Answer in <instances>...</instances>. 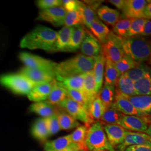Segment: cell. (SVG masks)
I'll list each match as a JSON object with an SVG mask.
<instances>
[{
  "instance_id": "cell-38",
  "label": "cell",
  "mask_w": 151,
  "mask_h": 151,
  "mask_svg": "<svg viewBox=\"0 0 151 151\" xmlns=\"http://www.w3.org/2000/svg\"><path fill=\"white\" fill-rule=\"evenodd\" d=\"M150 72V67L145 63H138L134 68L124 73L130 80L135 82L139 80L146 75L147 73Z\"/></svg>"
},
{
  "instance_id": "cell-2",
  "label": "cell",
  "mask_w": 151,
  "mask_h": 151,
  "mask_svg": "<svg viewBox=\"0 0 151 151\" xmlns=\"http://www.w3.org/2000/svg\"><path fill=\"white\" fill-rule=\"evenodd\" d=\"M94 57L78 54L68 60L57 63L54 68L56 76L70 77L81 75L93 70Z\"/></svg>"
},
{
  "instance_id": "cell-49",
  "label": "cell",
  "mask_w": 151,
  "mask_h": 151,
  "mask_svg": "<svg viewBox=\"0 0 151 151\" xmlns=\"http://www.w3.org/2000/svg\"><path fill=\"white\" fill-rule=\"evenodd\" d=\"M151 21L150 19H146L144 26L143 27L142 32L140 33V36L147 37L151 35Z\"/></svg>"
},
{
  "instance_id": "cell-19",
  "label": "cell",
  "mask_w": 151,
  "mask_h": 151,
  "mask_svg": "<svg viewBox=\"0 0 151 151\" xmlns=\"http://www.w3.org/2000/svg\"><path fill=\"white\" fill-rule=\"evenodd\" d=\"M134 108L142 113L150 116L151 112V95L125 96Z\"/></svg>"
},
{
  "instance_id": "cell-7",
  "label": "cell",
  "mask_w": 151,
  "mask_h": 151,
  "mask_svg": "<svg viewBox=\"0 0 151 151\" xmlns=\"http://www.w3.org/2000/svg\"><path fill=\"white\" fill-rule=\"evenodd\" d=\"M57 106L63 110L77 121L80 120L85 123L88 128L95 122L91 119L86 109L70 97L65 99Z\"/></svg>"
},
{
  "instance_id": "cell-52",
  "label": "cell",
  "mask_w": 151,
  "mask_h": 151,
  "mask_svg": "<svg viewBox=\"0 0 151 151\" xmlns=\"http://www.w3.org/2000/svg\"><path fill=\"white\" fill-rule=\"evenodd\" d=\"M81 150H85L80 145L76 144V143H72L70 144V146H69L68 148L61 151H78Z\"/></svg>"
},
{
  "instance_id": "cell-12",
  "label": "cell",
  "mask_w": 151,
  "mask_h": 151,
  "mask_svg": "<svg viewBox=\"0 0 151 151\" xmlns=\"http://www.w3.org/2000/svg\"><path fill=\"white\" fill-rule=\"evenodd\" d=\"M113 106L123 115L137 116L149 121V116L139 111L124 95L116 92Z\"/></svg>"
},
{
  "instance_id": "cell-1",
  "label": "cell",
  "mask_w": 151,
  "mask_h": 151,
  "mask_svg": "<svg viewBox=\"0 0 151 151\" xmlns=\"http://www.w3.org/2000/svg\"><path fill=\"white\" fill-rule=\"evenodd\" d=\"M57 32L48 27L38 25L22 39L20 46L30 50L42 49L55 52V45Z\"/></svg>"
},
{
  "instance_id": "cell-25",
  "label": "cell",
  "mask_w": 151,
  "mask_h": 151,
  "mask_svg": "<svg viewBox=\"0 0 151 151\" xmlns=\"http://www.w3.org/2000/svg\"><path fill=\"white\" fill-rule=\"evenodd\" d=\"M57 110V106L52 105L47 101L34 103L29 107L30 111L37 114L43 118H47L56 113Z\"/></svg>"
},
{
  "instance_id": "cell-16",
  "label": "cell",
  "mask_w": 151,
  "mask_h": 151,
  "mask_svg": "<svg viewBox=\"0 0 151 151\" xmlns=\"http://www.w3.org/2000/svg\"><path fill=\"white\" fill-rule=\"evenodd\" d=\"M80 48L83 55L88 57H95L102 54L101 44L100 43L90 32H87Z\"/></svg>"
},
{
  "instance_id": "cell-3",
  "label": "cell",
  "mask_w": 151,
  "mask_h": 151,
  "mask_svg": "<svg viewBox=\"0 0 151 151\" xmlns=\"http://www.w3.org/2000/svg\"><path fill=\"white\" fill-rule=\"evenodd\" d=\"M124 54L138 63H145L151 57V44L145 37L136 35L122 39Z\"/></svg>"
},
{
  "instance_id": "cell-27",
  "label": "cell",
  "mask_w": 151,
  "mask_h": 151,
  "mask_svg": "<svg viewBox=\"0 0 151 151\" xmlns=\"http://www.w3.org/2000/svg\"><path fill=\"white\" fill-rule=\"evenodd\" d=\"M74 29L75 27H68L65 26L57 32L55 45V52L63 51L70 42Z\"/></svg>"
},
{
  "instance_id": "cell-40",
  "label": "cell",
  "mask_w": 151,
  "mask_h": 151,
  "mask_svg": "<svg viewBox=\"0 0 151 151\" xmlns=\"http://www.w3.org/2000/svg\"><path fill=\"white\" fill-rule=\"evenodd\" d=\"M132 19H120L114 25L113 32L122 39L126 38L129 29Z\"/></svg>"
},
{
  "instance_id": "cell-45",
  "label": "cell",
  "mask_w": 151,
  "mask_h": 151,
  "mask_svg": "<svg viewBox=\"0 0 151 151\" xmlns=\"http://www.w3.org/2000/svg\"><path fill=\"white\" fill-rule=\"evenodd\" d=\"M44 119L48 130L49 136L54 135L60 130L57 113L52 116L44 118Z\"/></svg>"
},
{
  "instance_id": "cell-24",
  "label": "cell",
  "mask_w": 151,
  "mask_h": 151,
  "mask_svg": "<svg viewBox=\"0 0 151 151\" xmlns=\"http://www.w3.org/2000/svg\"><path fill=\"white\" fill-rule=\"evenodd\" d=\"M115 88L116 92L125 96L137 95L134 88V82L130 80L125 74L120 76Z\"/></svg>"
},
{
  "instance_id": "cell-42",
  "label": "cell",
  "mask_w": 151,
  "mask_h": 151,
  "mask_svg": "<svg viewBox=\"0 0 151 151\" xmlns=\"http://www.w3.org/2000/svg\"><path fill=\"white\" fill-rule=\"evenodd\" d=\"M64 25L68 27H75L78 25H83L78 9L72 11H67Z\"/></svg>"
},
{
  "instance_id": "cell-14",
  "label": "cell",
  "mask_w": 151,
  "mask_h": 151,
  "mask_svg": "<svg viewBox=\"0 0 151 151\" xmlns=\"http://www.w3.org/2000/svg\"><path fill=\"white\" fill-rule=\"evenodd\" d=\"M148 1L146 0H125L123 15L128 19H145L143 10Z\"/></svg>"
},
{
  "instance_id": "cell-22",
  "label": "cell",
  "mask_w": 151,
  "mask_h": 151,
  "mask_svg": "<svg viewBox=\"0 0 151 151\" xmlns=\"http://www.w3.org/2000/svg\"><path fill=\"white\" fill-rule=\"evenodd\" d=\"M68 97V94L65 87L60 82L55 80L52 89L46 101L52 105L57 106Z\"/></svg>"
},
{
  "instance_id": "cell-54",
  "label": "cell",
  "mask_w": 151,
  "mask_h": 151,
  "mask_svg": "<svg viewBox=\"0 0 151 151\" xmlns=\"http://www.w3.org/2000/svg\"></svg>"
},
{
  "instance_id": "cell-15",
  "label": "cell",
  "mask_w": 151,
  "mask_h": 151,
  "mask_svg": "<svg viewBox=\"0 0 151 151\" xmlns=\"http://www.w3.org/2000/svg\"><path fill=\"white\" fill-rule=\"evenodd\" d=\"M104 131L110 145L115 149L124 141L127 130L118 124H107L104 127Z\"/></svg>"
},
{
  "instance_id": "cell-37",
  "label": "cell",
  "mask_w": 151,
  "mask_h": 151,
  "mask_svg": "<svg viewBox=\"0 0 151 151\" xmlns=\"http://www.w3.org/2000/svg\"><path fill=\"white\" fill-rule=\"evenodd\" d=\"M88 127L85 125H80L77 128H76L75 130L70 135V140L72 143L78 144L85 150H87L85 140L86 138L87 132Z\"/></svg>"
},
{
  "instance_id": "cell-18",
  "label": "cell",
  "mask_w": 151,
  "mask_h": 151,
  "mask_svg": "<svg viewBox=\"0 0 151 151\" xmlns=\"http://www.w3.org/2000/svg\"><path fill=\"white\" fill-rule=\"evenodd\" d=\"M87 32V31L85 30V27L83 25L75 27L70 42L63 52H72L80 48L81 44L86 35Z\"/></svg>"
},
{
  "instance_id": "cell-47",
  "label": "cell",
  "mask_w": 151,
  "mask_h": 151,
  "mask_svg": "<svg viewBox=\"0 0 151 151\" xmlns=\"http://www.w3.org/2000/svg\"><path fill=\"white\" fill-rule=\"evenodd\" d=\"M62 7L66 11H70L78 9V1L75 0H62L61 1Z\"/></svg>"
},
{
  "instance_id": "cell-26",
  "label": "cell",
  "mask_w": 151,
  "mask_h": 151,
  "mask_svg": "<svg viewBox=\"0 0 151 151\" xmlns=\"http://www.w3.org/2000/svg\"><path fill=\"white\" fill-rule=\"evenodd\" d=\"M88 30L91 32L92 34L96 38V39L101 44L104 43L110 32L108 27L99 19H95L92 22Z\"/></svg>"
},
{
  "instance_id": "cell-8",
  "label": "cell",
  "mask_w": 151,
  "mask_h": 151,
  "mask_svg": "<svg viewBox=\"0 0 151 151\" xmlns=\"http://www.w3.org/2000/svg\"><path fill=\"white\" fill-rule=\"evenodd\" d=\"M148 123L149 121L142 118L123 114L118 124L127 130L143 133L151 136V128Z\"/></svg>"
},
{
  "instance_id": "cell-10",
  "label": "cell",
  "mask_w": 151,
  "mask_h": 151,
  "mask_svg": "<svg viewBox=\"0 0 151 151\" xmlns=\"http://www.w3.org/2000/svg\"><path fill=\"white\" fill-rule=\"evenodd\" d=\"M66 12V10L62 6L41 10L37 20L48 22L55 27H60L64 25Z\"/></svg>"
},
{
  "instance_id": "cell-39",
  "label": "cell",
  "mask_w": 151,
  "mask_h": 151,
  "mask_svg": "<svg viewBox=\"0 0 151 151\" xmlns=\"http://www.w3.org/2000/svg\"><path fill=\"white\" fill-rule=\"evenodd\" d=\"M62 86L64 87L65 90H67V93L68 94V96L70 97V99H72L73 100H74L76 102L81 105V106L85 109H86L87 112L89 113L90 104L88 102L86 96L84 94V93L83 92L80 91L78 90H76L66 87L64 86L63 85Z\"/></svg>"
},
{
  "instance_id": "cell-31",
  "label": "cell",
  "mask_w": 151,
  "mask_h": 151,
  "mask_svg": "<svg viewBox=\"0 0 151 151\" xmlns=\"http://www.w3.org/2000/svg\"><path fill=\"white\" fill-rule=\"evenodd\" d=\"M70 134L60 137L54 140L48 141L45 143V151H61L70 146L72 143Z\"/></svg>"
},
{
  "instance_id": "cell-44",
  "label": "cell",
  "mask_w": 151,
  "mask_h": 151,
  "mask_svg": "<svg viewBox=\"0 0 151 151\" xmlns=\"http://www.w3.org/2000/svg\"><path fill=\"white\" fill-rule=\"evenodd\" d=\"M145 20L146 19L143 18L132 19L129 29L126 38L139 35L142 32Z\"/></svg>"
},
{
  "instance_id": "cell-50",
  "label": "cell",
  "mask_w": 151,
  "mask_h": 151,
  "mask_svg": "<svg viewBox=\"0 0 151 151\" xmlns=\"http://www.w3.org/2000/svg\"><path fill=\"white\" fill-rule=\"evenodd\" d=\"M143 15L145 19H150L151 18V1H148L144 10H143Z\"/></svg>"
},
{
  "instance_id": "cell-35",
  "label": "cell",
  "mask_w": 151,
  "mask_h": 151,
  "mask_svg": "<svg viewBox=\"0 0 151 151\" xmlns=\"http://www.w3.org/2000/svg\"><path fill=\"white\" fill-rule=\"evenodd\" d=\"M32 134L40 141H45L48 138L49 134L44 118H39L34 122L32 128Z\"/></svg>"
},
{
  "instance_id": "cell-28",
  "label": "cell",
  "mask_w": 151,
  "mask_h": 151,
  "mask_svg": "<svg viewBox=\"0 0 151 151\" xmlns=\"http://www.w3.org/2000/svg\"><path fill=\"white\" fill-rule=\"evenodd\" d=\"M85 74L70 77L55 76V80L61 83L64 86L83 92Z\"/></svg>"
},
{
  "instance_id": "cell-41",
  "label": "cell",
  "mask_w": 151,
  "mask_h": 151,
  "mask_svg": "<svg viewBox=\"0 0 151 151\" xmlns=\"http://www.w3.org/2000/svg\"><path fill=\"white\" fill-rule=\"evenodd\" d=\"M106 108L99 97H96L92 102L89 109V114L91 119L100 121Z\"/></svg>"
},
{
  "instance_id": "cell-48",
  "label": "cell",
  "mask_w": 151,
  "mask_h": 151,
  "mask_svg": "<svg viewBox=\"0 0 151 151\" xmlns=\"http://www.w3.org/2000/svg\"><path fill=\"white\" fill-rule=\"evenodd\" d=\"M124 151H151V143L129 146Z\"/></svg>"
},
{
  "instance_id": "cell-17",
  "label": "cell",
  "mask_w": 151,
  "mask_h": 151,
  "mask_svg": "<svg viewBox=\"0 0 151 151\" xmlns=\"http://www.w3.org/2000/svg\"><path fill=\"white\" fill-rule=\"evenodd\" d=\"M54 80L35 85L27 94V98L34 103L46 101L52 89Z\"/></svg>"
},
{
  "instance_id": "cell-9",
  "label": "cell",
  "mask_w": 151,
  "mask_h": 151,
  "mask_svg": "<svg viewBox=\"0 0 151 151\" xmlns=\"http://www.w3.org/2000/svg\"><path fill=\"white\" fill-rule=\"evenodd\" d=\"M19 58L25 67L32 69L54 70L57 63L27 52H22Z\"/></svg>"
},
{
  "instance_id": "cell-5",
  "label": "cell",
  "mask_w": 151,
  "mask_h": 151,
  "mask_svg": "<svg viewBox=\"0 0 151 151\" xmlns=\"http://www.w3.org/2000/svg\"><path fill=\"white\" fill-rule=\"evenodd\" d=\"M0 83L20 95H27L35 85L20 73L2 76L0 77Z\"/></svg>"
},
{
  "instance_id": "cell-46",
  "label": "cell",
  "mask_w": 151,
  "mask_h": 151,
  "mask_svg": "<svg viewBox=\"0 0 151 151\" xmlns=\"http://www.w3.org/2000/svg\"><path fill=\"white\" fill-rule=\"evenodd\" d=\"M37 5L41 10H44L53 7L62 6V3L60 0H39L37 1Z\"/></svg>"
},
{
  "instance_id": "cell-43",
  "label": "cell",
  "mask_w": 151,
  "mask_h": 151,
  "mask_svg": "<svg viewBox=\"0 0 151 151\" xmlns=\"http://www.w3.org/2000/svg\"><path fill=\"white\" fill-rule=\"evenodd\" d=\"M137 64L138 63L132 58L125 54L115 65L121 75L134 68Z\"/></svg>"
},
{
  "instance_id": "cell-32",
  "label": "cell",
  "mask_w": 151,
  "mask_h": 151,
  "mask_svg": "<svg viewBox=\"0 0 151 151\" xmlns=\"http://www.w3.org/2000/svg\"><path fill=\"white\" fill-rule=\"evenodd\" d=\"M116 90L114 86L104 84L99 92L97 97L106 109L113 105Z\"/></svg>"
},
{
  "instance_id": "cell-23",
  "label": "cell",
  "mask_w": 151,
  "mask_h": 151,
  "mask_svg": "<svg viewBox=\"0 0 151 151\" xmlns=\"http://www.w3.org/2000/svg\"><path fill=\"white\" fill-rule=\"evenodd\" d=\"M95 62L93 68V75L96 82V88L97 93L103 86L104 73L106 59L103 54H100L94 57Z\"/></svg>"
},
{
  "instance_id": "cell-4",
  "label": "cell",
  "mask_w": 151,
  "mask_h": 151,
  "mask_svg": "<svg viewBox=\"0 0 151 151\" xmlns=\"http://www.w3.org/2000/svg\"><path fill=\"white\" fill-rule=\"evenodd\" d=\"M85 144L88 151H115L109 143L100 121H95L88 128Z\"/></svg>"
},
{
  "instance_id": "cell-53",
  "label": "cell",
  "mask_w": 151,
  "mask_h": 151,
  "mask_svg": "<svg viewBox=\"0 0 151 151\" xmlns=\"http://www.w3.org/2000/svg\"><path fill=\"white\" fill-rule=\"evenodd\" d=\"M86 151V150H80V151Z\"/></svg>"
},
{
  "instance_id": "cell-20",
  "label": "cell",
  "mask_w": 151,
  "mask_h": 151,
  "mask_svg": "<svg viewBox=\"0 0 151 151\" xmlns=\"http://www.w3.org/2000/svg\"><path fill=\"white\" fill-rule=\"evenodd\" d=\"M96 14L100 20L113 27L116 22L121 19V15L119 11L107 6H102L99 7Z\"/></svg>"
},
{
  "instance_id": "cell-30",
  "label": "cell",
  "mask_w": 151,
  "mask_h": 151,
  "mask_svg": "<svg viewBox=\"0 0 151 151\" xmlns=\"http://www.w3.org/2000/svg\"><path fill=\"white\" fill-rule=\"evenodd\" d=\"M78 9L81 15L83 25L86 26L89 29L92 22L95 19H99L96 12L91 6L86 5L80 1H78Z\"/></svg>"
},
{
  "instance_id": "cell-6",
  "label": "cell",
  "mask_w": 151,
  "mask_h": 151,
  "mask_svg": "<svg viewBox=\"0 0 151 151\" xmlns=\"http://www.w3.org/2000/svg\"><path fill=\"white\" fill-rule=\"evenodd\" d=\"M102 54L105 59L114 63H117L125 54L122 46V39L110 31L104 43L101 44Z\"/></svg>"
},
{
  "instance_id": "cell-51",
  "label": "cell",
  "mask_w": 151,
  "mask_h": 151,
  "mask_svg": "<svg viewBox=\"0 0 151 151\" xmlns=\"http://www.w3.org/2000/svg\"><path fill=\"white\" fill-rule=\"evenodd\" d=\"M109 2L113 4L119 10H122L125 5V0H110Z\"/></svg>"
},
{
  "instance_id": "cell-21",
  "label": "cell",
  "mask_w": 151,
  "mask_h": 151,
  "mask_svg": "<svg viewBox=\"0 0 151 151\" xmlns=\"http://www.w3.org/2000/svg\"><path fill=\"white\" fill-rule=\"evenodd\" d=\"M83 91L91 105L92 101L97 97L98 94L96 91V82L93 70L85 74Z\"/></svg>"
},
{
  "instance_id": "cell-36",
  "label": "cell",
  "mask_w": 151,
  "mask_h": 151,
  "mask_svg": "<svg viewBox=\"0 0 151 151\" xmlns=\"http://www.w3.org/2000/svg\"><path fill=\"white\" fill-rule=\"evenodd\" d=\"M122 115L112 105L105 109L100 122L101 124L105 125L118 124Z\"/></svg>"
},
{
  "instance_id": "cell-13",
  "label": "cell",
  "mask_w": 151,
  "mask_h": 151,
  "mask_svg": "<svg viewBox=\"0 0 151 151\" xmlns=\"http://www.w3.org/2000/svg\"><path fill=\"white\" fill-rule=\"evenodd\" d=\"M151 143V136L143 133L127 130L123 142L115 148V151H124L129 146Z\"/></svg>"
},
{
  "instance_id": "cell-11",
  "label": "cell",
  "mask_w": 151,
  "mask_h": 151,
  "mask_svg": "<svg viewBox=\"0 0 151 151\" xmlns=\"http://www.w3.org/2000/svg\"><path fill=\"white\" fill-rule=\"evenodd\" d=\"M20 73L33 82L35 85L52 82L55 80V73L54 70L32 69L24 67Z\"/></svg>"
},
{
  "instance_id": "cell-29",
  "label": "cell",
  "mask_w": 151,
  "mask_h": 151,
  "mask_svg": "<svg viewBox=\"0 0 151 151\" xmlns=\"http://www.w3.org/2000/svg\"><path fill=\"white\" fill-rule=\"evenodd\" d=\"M57 115L60 130H71L76 128L80 125V123L77 120L74 119L70 115L58 106L57 111Z\"/></svg>"
},
{
  "instance_id": "cell-34",
  "label": "cell",
  "mask_w": 151,
  "mask_h": 151,
  "mask_svg": "<svg viewBox=\"0 0 151 151\" xmlns=\"http://www.w3.org/2000/svg\"><path fill=\"white\" fill-rule=\"evenodd\" d=\"M134 88L137 95H151V72L147 73L139 80L134 82Z\"/></svg>"
},
{
  "instance_id": "cell-33",
  "label": "cell",
  "mask_w": 151,
  "mask_h": 151,
  "mask_svg": "<svg viewBox=\"0 0 151 151\" xmlns=\"http://www.w3.org/2000/svg\"><path fill=\"white\" fill-rule=\"evenodd\" d=\"M104 70V84L115 86L120 76L115 63H114L110 60L106 59Z\"/></svg>"
}]
</instances>
